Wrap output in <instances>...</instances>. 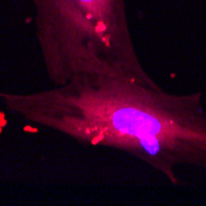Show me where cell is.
Listing matches in <instances>:
<instances>
[{"label": "cell", "mask_w": 206, "mask_h": 206, "mask_svg": "<svg viewBox=\"0 0 206 206\" xmlns=\"http://www.w3.org/2000/svg\"><path fill=\"white\" fill-rule=\"evenodd\" d=\"M83 143L127 153L178 184L177 168H206V110L199 94H173L126 78L80 79L13 103Z\"/></svg>", "instance_id": "obj_1"}]
</instances>
